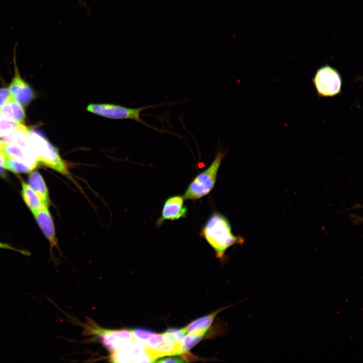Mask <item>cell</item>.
I'll return each instance as SVG.
<instances>
[{"label":"cell","instance_id":"cell-20","mask_svg":"<svg viewBox=\"0 0 363 363\" xmlns=\"http://www.w3.org/2000/svg\"><path fill=\"white\" fill-rule=\"evenodd\" d=\"M163 334L168 337L174 343H180L187 334L184 328H168Z\"/></svg>","mask_w":363,"mask_h":363},{"label":"cell","instance_id":"cell-7","mask_svg":"<svg viewBox=\"0 0 363 363\" xmlns=\"http://www.w3.org/2000/svg\"><path fill=\"white\" fill-rule=\"evenodd\" d=\"M110 361L119 363L153 362L145 343L134 339L111 353Z\"/></svg>","mask_w":363,"mask_h":363},{"label":"cell","instance_id":"cell-14","mask_svg":"<svg viewBox=\"0 0 363 363\" xmlns=\"http://www.w3.org/2000/svg\"><path fill=\"white\" fill-rule=\"evenodd\" d=\"M28 185L37 194L44 206L50 203L48 190L41 174L37 171L32 172L29 175Z\"/></svg>","mask_w":363,"mask_h":363},{"label":"cell","instance_id":"cell-15","mask_svg":"<svg viewBox=\"0 0 363 363\" xmlns=\"http://www.w3.org/2000/svg\"><path fill=\"white\" fill-rule=\"evenodd\" d=\"M226 308L216 310L208 315L199 318L184 327L186 333H205L212 324L216 316Z\"/></svg>","mask_w":363,"mask_h":363},{"label":"cell","instance_id":"cell-25","mask_svg":"<svg viewBox=\"0 0 363 363\" xmlns=\"http://www.w3.org/2000/svg\"><path fill=\"white\" fill-rule=\"evenodd\" d=\"M6 154L3 151H0V167L5 169L6 165Z\"/></svg>","mask_w":363,"mask_h":363},{"label":"cell","instance_id":"cell-2","mask_svg":"<svg viewBox=\"0 0 363 363\" xmlns=\"http://www.w3.org/2000/svg\"><path fill=\"white\" fill-rule=\"evenodd\" d=\"M31 146L38 162L66 176L76 183L67 162L61 157L57 149L39 132L29 129Z\"/></svg>","mask_w":363,"mask_h":363},{"label":"cell","instance_id":"cell-16","mask_svg":"<svg viewBox=\"0 0 363 363\" xmlns=\"http://www.w3.org/2000/svg\"><path fill=\"white\" fill-rule=\"evenodd\" d=\"M22 196L23 200L32 213L34 214L44 205L35 191L24 182H22Z\"/></svg>","mask_w":363,"mask_h":363},{"label":"cell","instance_id":"cell-18","mask_svg":"<svg viewBox=\"0 0 363 363\" xmlns=\"http://www.w3.org/2000/svg\"><path fill=\"white\" fill-rule=\"evenodd\" d=\"M5 169L15 173H26L33 169L30 166L7 155Z\"/></svg>","mask_w":363,"mask_h":363},{"label":"cell","instance_id":"cell-21","mask_svg":"<svg viewBox=\"0 0 363 363\" xmlns=\"http://www.w3.org/2000/svg\"><path fill=\"white\" fill-rule=\"evenodd\" d=\"M134 338L145 343L155 332L146 328H136L132 330Z\"/></svg>","mask_w":363,"mask_h":363},{"label":"cell","instance_id":"cell-5","mask_svg":"<svg viewBox=\"0 0 363 363\" xmlns=\"http://www.w3.org/2000/svg\"><path fill=\"white\" fill-rule=\"evenodd\" d=\"M313 82L318 93L323 97L335 96L341 89L342 79L339 73L329 65L317 70Z\"/></svg>","mask_w":363,"mask_h":363},{"label":"cell","instance_id":"cell-8","mask_svg":"<svg viewBox=\"0 0 363 363\" xmlns=\"http://www.w3.org/2000/svg\"><path fill=\"white\" fill-rule=\"evenodd\" d=\"M18 44V41L15 44L14 47V63L15 65V73L9 89L12 96L22 106L28 104L32 100L34 93L29 85L21 77L18 70L16 61V51Z\"/></svg>","mask_w":363,"mask_h":363},{"label":"cell","instance_id":"cell-11","mask_svg":"<svg viewBox=\"0 0 363 363\" xmlns=\"http://www.w3.org/2000/svg\"><path fill=\"white\" fill-rule=\"evenodd\" d=\"M0 115L22 124H23L25 118V113L22 105L12 95L0 106Z\"/></svg>","mask_w":363,"mask_h":363},{"label":"cell","instance_id":"cell-10","mask_svg":"<svg viewBox=\"0 0 363 363\" xmlns=\"http://www.w3.org/2000/svg\"><path fill=\"white\" fill-rule=\"evenodd\" d=\"M39 227L48 240L51 248L57 246L53 222L48 206H43L40 210L33 214Z\"/></svg>","mask_w":363,"mask_h":363},{"label":"cell","instance_id":"cell-17","mask_svg":"<svg viewBox=\"0 0 363 363\" xmlns=\"http://www.w3.org/2000/svg\"><path fill=\"white\" fill-rule=\"evenodd\" d=\"M205 333H188L182 341L178 350V355L188 352L204 337Z\"/></svg>","mask_w":363,"mask_h":363},{"label":"cell","instance_id":"cell-24","mask_svg":"<svg viewBox=\"0 0 363 363\" xmlns=\"http://www.w3.org/2000/svg\"><path fill=\"white\" fill-rule=\"evenodd\" d=\"M0 249H9L13 251H15L17 252H18L19 253H21V254L24 255H28L29 252L24 251V250H21L19 249H16L11 246L9 245V244H5V243H0Z\"/></svg>","mask_w":363,"mask_h":363},{"label":"cell","instance_id":"cell-13","mask_svg":"<svg viewBox=\"0 0 363 363\" xmlns=\"http://www.w3.org/2000/svg\"><path fill=\"white\" fill-rule=\"evenodd\" d=\"M3 139L5 142L14 143L27 152L35 155L30 141L29 129L24 125L17 131L4 137Z\"/></svg>","mask_w":363,"mask_h":363},{"label":"cell","instance_id":"cell-1","mask_svg":"<svg viewBox=\"0 0 363 363\" xmlns=\"http://www.w3.org/2000/svg\"><path fill=\"white\" fill-rule=\"evenodd\" d=\"M200 234L213 249L216 256L223 257L226 251L235 244H241L244 239L234 235L228 220L222 214L215 212L202 227Z\"/></svg>","mask_w":363,"mask_h":363},{"label":"cell","instance_id":"cell-26","mask_svg":"<svg viewBox=\"0 0 363 363\" xmlns=\"http://www.w3.org/2000/svg\"><path fill=\"white\" fill-rule=\"evenodd\" d=\"M5 144V142L3 140L0 139V151H2Z\"/></svg>","mask_w":363,"mask_h":363},{"label":"cell","instance_id":"cell-22","mask_svg":"<svg viewBox=\"0 0 363 363\" xmlns=\"http://www.w3.org/2000/svg\"><path fill=\"white\" fill-rule=\"evenodd\" d=\"M11 95L9 88H0V106L5 103Z\"/></svg>","mask_w":363,"mask_h":363},{"label":"cell","instance_id":"cell-6","mask_svg":"<svg viewBox=\"0 0 363 363\" xmlns=\"http://www.w3.org/2000/svg\"><path fill=\"white\" fill-rule=\"evenodd\" d=\"M146 107L139 108H129L118 104L112 103H90L86 109L93 114L111 119H131L137 122L145 123L140 117L141 111Z\"/></svg>","mask_w":363,"mask_h":363},{"label":"cell","instance_id":"cell-19","mask_svg":"<svg viewBox=\"0 0 363 363\" xmlns=\"http://www.w3.org/2000/svg\"><path fill=\"white\" fill-rule=\"evenodd\" d=\"M23 124L7 119L0 115V137L9 135L18 130Z\"/></svg>","mask_w":363,"mask_h":363},{"label":"cell","instance_id":"cell-4","mask_svg":"<svg viewBox=\"0 0 363 363\" xmlns=\"http://www.w3.org/2000/svg\"><path fill=\"white\" fill-rule=\"evenodd\" d=\"M85 332L95 335L110 353L114 352L124 344L134 338L132 330L127 329L110 330L102 328L92 321L87 322Z\"/></svg>","mask_w":363,"mask_h":363},{"label":"cell","instance_id":"cell-3","mask_svg":"<svg viewBox=\"0 0 363 363\" xmlns=\"http://www.w3.org/2000/svg\"><path fill=\"white\" fill-rule=\"evenodd\" d=\"M226 154L218 149L215 157L205 170L198 174L187 187L183 197L185 200H196L208 195L214 188L222 160Z\"/></svg>","mask_w":363,"mask_h":363},{"label":"cell","instance_id":"cell-12","mask_svg":"<svg viewBox=\"0 0 363 363\" xmlns=\"http://www.w3.org/2000/svg\"><path fill=\"white\" fill-rule=\"evenodd\" d=\"M2 151L7 156L22 162L33 169L38 165V161L35 155L27 152L14 143L5 142Z\"/></svg>","mask_w":363,"mask_h":363},{"label":"cell","instance_id":"cell-23","mask_svg":"<svg viewBox=\"0 0 363 363\" xmlns=\"http://www.w3.org/2000/svg\"><path fill=\"white\" fill-rule=\"evenodd\" d=\"M157 362H184L185 360L178 355H171L164 358H161Z\"/></svg>","mask_w":363,"mask_h":363},{"label":"cell","instance_id":"cell-9","mask_svg":"<svg viewBox=\"0 0 363 363\" xmlns=\"http://www.w3.org/2000/svg\"><path fill=\"white\" fill-rule=\"evenodd\" d=\"M183 196L174 195L168 197L163 204L161 216L156 221V226H161L165 220H174L187 216L188 209L184 205Z\"/></svg>","mask_w":363,"mask_h":363}]
</instances>
